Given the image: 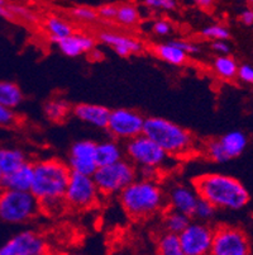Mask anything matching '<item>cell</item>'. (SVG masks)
<instances>
[{
	"label": "cell",
	"instance_id": "29",
	"mask_svg": "<svg viewBox=\"0 0 253 255\" xmlns=\"http://www.w3.org/2000/svg\"><path fill=\"white\" fill-rule=\"evenodd\" d=\"M139 20H141V13H139L138 6L131 3L118 5L117 15L114 19V22H117L118 24L124 25V27H133L138 24Z\"/></svg>",
	"mask_w": 253,
	"mask_h": 255
},
{
	"label": "cell",
	"instance_id": "37",
	"mask_svg": "<svg viewBox=\"0 0 253 255\" xmlns=\"http://www.w3.org/2000/svg\"><path fill=\"white\" fill-rule=\"evenodd\" d=\"M237 78L240 79L242 83L253 85V65H240V66H238V71H237Z\"/></svg>",
	"mask_w": 253,
	"mask_h": 255
},
{
	"label": "cell",
	"instance_id": "1",
	"mask_svg": "<svg viewBox=\"0 0 253 255\" xmlns=\"http://www.w3.org/2000/svg\"><path fill=\"white\" fill-rule=\"evenodd\" d=\"M33 169L34 179L31 193L39 202L41 211L56 215L66 207L64 197L71 170L65 161L56 157L38 160L33 163Z\"/></svg>",
	"mask_w": 253,
	"mask_h": 255
},
{
	"label": "cell",
	"instance_id": "31",
	"mask_svg": "<svg viewBox=\"0 0 253 255\" xmlns=\"http://www.w3.org/2000/svg\"><path fill=\"white\" fill-rule=\"evenodd\" d=\"M215 215H217V210L210 203L200 198L195 206L191 219H195V221L204 222V224H210L215 219Z\"/></svg>",
	"mask_w": 253,
	"mask_h": 255
},
{
	"label": "cell",
	"instance_id": "19",
	"mask_svg": "<svg viewBox=\"0 0 253 255\" xmlns=\"http://www.w3.org/2000/svg\"><path fill=\"white\" fill-rule=\"evenodd\" d=\"M34 179L33 163L28 161L24 165L3 177V189L18 192H31Z\"/></svg>",
	"mask_w": 253,
	"mask_h": 255
},
{
	"label": "cell",
	"instance_id": "17",
	"mask_svg": "<svg viewBox=\"0 0 253 255\" xmlns=\"http://www.w3.org/2000/svg\"><path fill=\"white\" fill-rule=\"evenodd\" d=\"M71 115L83 124H86L89 126L95 127V128L105 129L110 110L108 107L101 106V104L79 103L76 106H73Z\"/></svg>",
	"mask_w": 253,
	"mask_h": 255
},
{
	"label": "cell",
	"instance_id": "21",
	"mask_svg": "<svg viewBox=\"0 0 253 255\" xmlns=\"http://www.w3.org/2000/svg\"><path fill=\"white\" fill-rule=\"evenodd\" d=\"M153 52L160 60L173 66H182L189 60V55L181 50L175 41L159 43L153 47Z\"/></svg>",
	"mask_w": 253,
	"mask_h": 255
},
{
	"label": "cell",
	"instance_id": "11",
	"mask_svg": "<svg viewBox=\"0 0 253 255\" xmlns=\"http://www.w3.org/2000/svg\"><path fill=\"white\" fill-rule=\"evenodd\" d=\"M210 255H251V245L242 229L232 225L214 227Z\"/></svg>",
	"mask_w": 253,
	"mask_h": 255
},
{
	"label": "cell",
	"instance_id": "34",
	"mask_svg": "<svg viewBox=\"0 0 253 255\" xmlns=\"http://www.w3.org/2000/svg\"><path fill=\"white\" fill-rule=\"evenodd\" d=\"M151 31L159 37H166L172 33L173 25L167 19H155L151 24Z\"/></svg>",
	"mask_w": 253,
	"mask_h": 255
},
{
	"label": "cell",
	"instance_id": "6",
	"mask_svg": "<svg viewBox=\"0 0 253 255\" xmlns=\"http://www.w3.org/2000/svg\"><path fill=\"white\" fill-rule=\"evenodd\" d=\"M138 178L137 169L127 159H123L113 165L100 166L92 174L100 196H119L125 188Z\"/></svg>",
	"mask_w": 253,
	"mask_h": 255
},
{
	"label": "cell",
	"instance_id": "30",
	"mask_svg": "<svg viewBox=\"0 0 253 255\" xmlns=\"http://www.w3.org/2000/svg\"><path fill=\"white\" fill-rule=\"evenodd\" d=\"M203 38L209 39L210 42L213 41H228L231 38V31L227 25L220 24V23H212V24L205 25L200 32Z\"/></svg>",
	"mask_w": 253,
	"mask_h": 255
},
{
	"label": "cell",
	"instance_id": "44",
	"mask_svg": "<svg viewBox=\"0 0 253 255\" xmlns=\"http://www.w3.org/2000/svg\"><path fill=\"white\" fill-rule=\"evenodd\" d=\"M69 255H86V254H81V253H74V254H69Z\"/></svg>",
	"mask_w": 253,
	"mask_h": 255
},
{
	"label": "cell",
	"instance_id": "32",
	"mask_svg": "<svg viewBox=\"0 0 253 255\" xmlns=\"http://www.w3.org/2000/svg\"><path fill=\"white\" fill-rule=\"evenodd\" d=\"M70 14H71V17H73L74 19L81 23H95L96 20H99L96 9L91 8V6H74V8L70 10Z\"/></svg>",
	"mask_w": 253,
	"mask_h": 255
},
{
	"label": "cell",
	"instance_id": "38",
	"mask_svg": "<svg viewBox=\"0 0 253 255\" xmlns=\"http://www.w3.org/2000/svg\"><path fill=\"white\" fill-rule=\"evenodd\" d=\"M173 41H175L176 45H177L181 50L184 51V52H186L189 56L190 55H196V53H199L201 51L200 46L191 42V41H189V39H173Z\"/></svg>",
	"mask_w": 253,
	"mask_h": 255
},
{
	"label": "cell",
	"instance_id": "26",
	"mask_svg": "<svg viewBox=\"0 0 253 255\" xmlns=\"http://www.w3.org/2000/svg\"><path fill=\"white\" fill-rule=\"evenodd\" d=\"M191 221V217L186 216L184 213L166 210L164 213V219H162V226H164V231L178 236L189 226Z\"/></svg>",
	"mask_w": 253,
	"mask_h": 255
},
{
	"label": "cell",
	"instance_id": "9",
	"mask_svg": "<svg viewBox=\"0 0 253 255\" xmlns=\"http://www.w3.org/2000/svg\"><path fill=\"white\" fill-rule=\"evenodd\" d=\"M248 145V137L240 129L227 132L219 138L209 140L204 146L206 159L213 163L224 164L241 156Z\"/></svg>",
	"mask_w": 253,
	"mask_h": 255
},
{
	"label": "cell",
	"instance_id": "14",
	"mask_svg": "<svg viewBox=\"0 0 253 255\" xmlns=\"http://www.w3.org/2000/svg\"><path fill=\"white\" fill-rule=\"evenodd\" d=\"M66 164L71 173L92 177L99 168L96 164V142L89 138L74 142L69 150Z\"/></svg>",
	"mask_w": 253,
	"mask_h": 255
},
{
	"label": "cell",
	"instance_id": "27",
	"mask_svg": "<svg viewBox=\"0 0 253 255\" xmlns=\"http://www.w3.org/2000/svg\"><path fill=\"white\" fill-rule=\"evenodd\" d=\"M156 253L157 255H185L178 241V236L166 231H162L157 236Z\"/></svg>",
	"mask_w": 253,
	"mask_h": 255
},
{
	"label": "cell",
	"instance_id": "2",
	"mask_svg": "<svg viewBox=\"0 0 253 255\" xmlns=\"http://www.w3.org/2000/svg\"><path fill=\"white\" fill-rule=\"evenodd\" d=\"M199 198L209 202L215 210L240 211L250 202L247 188L237 178L220 173H208L192 180Z\"/></svg>",
	"mask_w": 253,
	"mask_h": 255
},
{
	"label": "cell",
	"instance_id": "22",
	"mask_svg": "<svg viewBox=\"0 0 253 255\" xmlns=\"http://www.w3.org/2000/svg\"><path fill=\"white\" fill-rule=\"evenodd\" d=\"M28 163V157L23 150L18 147H0V171L3 177L13 173Z\"/></svg>",
	"mask_w": 253,
	"mask_h": 255
},
{
	"label": "cell",
	"instance_id": "43",
	"mask_svg": "<svg viewBox=\"0 0 253 255\" xmlns=\"http://www.w3.org/2000/svg\"><path fill=\"white\" fill-rule=\"evenodd\" d=\"M1 185H3V174H1V171H0V191L3 189V187H1Z\"/></svg>",
	"mask_w": 253,
	"mask_h": 255
},
{
	"label": "cell",
	"instance_id": "20",
	"mask_svg": "<svg viewBox=\"0 0 253 255\" xmlns=\"http://www.w3.org/2000/svg\"><path fill=\"white\" fill-rule=\"evenodd\" d=\"M125 159L124 147L113 138L96 142V164L97 166H108Z\"/></svg>",
	"mask_w": 253,
	"mask_h": 255
},
{
	"label": "cell",
	"instance_id": "3",
	"mask_svg": "<svg viewBox=\"0 0 253 255\" xmlns=\"http://www.w3.org/2000/svg\"><path fill=\"white\" fill-rule=\"evenodd\" d=\"M118 198L124 212L133 220H147L167 208L166 191L159 180L137 178Z\"/></svg>",
	"mask_w": 253,
	"mask_h": 255
},
{
	"label": "cell",
	"instance_id": "36",
	"mask_svg": "<svg viewBox=\"0 0 253 255\" xmlns=\"http://www.w3.org/2000/svg\"><path fill=\"white\" fill-rule=\"evenodd\" d=\"M117 4H103V5L97 6V17L99 19L106 20V22L114 20L115 15H117Z\"/></svg>",
	"mask_w": 253,
	"mask_h": 255
},
{
	"label": "cell",
	"instance_id": "4",
	"mask_svg": "<svg viewBox=\"0 0 253 255\" xmlns=\"http://www.w3.org/2000/svg\"><path fill=\"white\" fill-rule=\"evenodd\" d=\"M143 135L171 157H184L196 150V140L191 132L164 117H146Z\"/></svg>",
	"mask_w": 253,
	"mask_h": 255
},
{
	"label": "cell",
	"instance_id": "35",
	"mask_svg": "<svg viewBox=\"0 0 253 255\" xmlns=\"http://www.w3.org/2000/svg\"><path fill=\"white\" fill-rule=\"evenodd\" d=\"M18 116L14 111L6 110L3 106H0V127L8 128V127H14L18 125Z\"/></svg>",
	"mask_w": 253,
	"mask_h": 255
},
{
	"label": "cell",
	"instance_id": "7",
	"mask_svg": "<svg viewBox=\"0 0 253 255\" xmlns=\"http://www.w3.org/2000/svg\"><path fill=\"white\" fill-rule=\"evenodd\" d=\"M125 159L138 169H155L161 170L166 168L171 156L164 151L157 143L145 135L127 141L124 145Z\"/></svg>",
	"mask_w": 253,
	"mask_h": 255
},
{
	"label": "cell",
	"instance_id": "33",
	"mask_svg": "<svg viewBox=\"0 0 253 255\" xmlns=\"http://www.w3.org/2000/svg\"><path fill=\"white\" fill-rule=\"evenodd\" d=\"M143 4L148 9L160 11H175L178 6V3L175 0H147Z\"/></svg>",
	"mask_w": 253,
	"mask_h": 255
},
{
	"label": "cell",
	"instance_id": "39",
	"mask_svg": "<svg viewBox=\"0 0 253 255\" xmlns=\"http://www.w3.org/2000/svg\"><path fill=\"white\" fill-rule=\"evenodd\" d=\"M210 48L213 52L217 53V56H227L231 55L232 47L227 41H213L210 42Z\"/></svg>",
	"mask_w": 253,
	"mask_h": 255
},
{
	"label": "cell",
	"instance_id": "16",
	"mask_svg": "<svg viewBox=\"0 0 253 255\" xmlns=\"http://www.w3.org/2000/svg\"><path fill=\"white\" fill-rule=\"evenodd\" d=\"M97 39L104 45L109 46L120 57L138 55L145 50V46L139 39L128 36V34L118 33V32L101 31L97 34Z\"/></svg>",
	"mask_w": 253,
	"mask_h": 255
},
{
	"label": "cell",
	"instance_id": "5",
	"mask_svg": "<svg viewBox=\"0 0 253 255\" xmlns=\"http://www.w3.org/2000/svg\"><path fill=\"white\" fill-rule=\"evenodd\" d=\"M41 206L31 192L10 189L0 191V221L9 225H22L36 219Z\"/></svg>",
	"mask_w": 253,
	"mask_h": 255
},
{
	"label": "cell",
	"instance_id": "13",
	"mask_svg": "<svg viewBox=\"0 0 253 255\" xmlns=\"http://www.w3.org/2000/svg\"><path fill=\"white\" fill-rule=\"evenodd\" d=\"M47 243L34 230H23L0 245V255H46Z\"/></svg>",
	"mask_w": 253,
	"mask_h": 255
},
{
	"label": "cell",
	"instance_id": "28",
	"mask_svg": "<svg viewBox=\"0 0 253 255\" xmlns=\"http://www.w3.org/2000/svg\"><path fill=\"white\" fill-rule=\"evenodd\" d=\"M238 66H240L238 62L231 55L217 56L213 60V70L219 78L224 80H233L234 78H237Z\"/></svg>",
	"mask_w": 253,
	"mask_h": 255
},
{
	"label": "cell",
	"instance_id": "23",
	"mask_svg": "<svg viewBox=\"0 0 253 255\" xmlns=\"http://www.w3.org/2000/svg\"><path fill=\"white\" fill-rule=\"evenodd\" d=\"M24 101V94L17 83L1 80L0 82V106L14 111Z\"/></svg>",
	"mask_w": 253,
	"mask_h": 255
},
{
	"label": "cell",
	"instance_id": "41",
	"mask_svg": "<svg viewBox=\"0 0 253 255\" xmlns=\"http://www.w3.org/2000/svg\"><path fill=\"white\" fill-rule=\"evenodd\" d=\"M0 17L5 19H13L14 15L10 10V4H8L4 0H0Z\"/></svg>",
	"mask_w": 253,
	"mask_h": 255
},
{
	"label": "cell",
	"instance_id": "12",
	"mask_svg": "<svg viewBox=\"0 0 253 255\" xmlns=\"http://www.w3.org/2000/svg\"><path fill=\"white\" fill-rule=\"evenodd\" d=\"M214 227L210 224L191 221L178 235V241L185 255H210Z\"/></svg>",
	"mask_w": 253,
	"mask_h": 255
},
{
	"label": "cell",
	"instance_id": "42",
	"mask_svg": "<svg viewBox=\"0 0 253 255\" xmlns=\"http://www.w3.org/2000/svg\"><path fill=\"white\" fill-rule=\"evenodd\" d=\"M195 4H196V5H198L200 9L209 10V9L213 8V4H214V1H212V0H198V1H195Z\"/></svg>",
	"mask_w": 253,
	"mask_h": 255
},
{
	"label": "cell",
	"instance_id": "10",
	"mask_svg": "<svg viewBox=\"0 0 253 255\" xmlns=\"http://www.w3.org/2000/svg\"><path fill=\"white\" fill-rule=\"evenodd\" d=\"M100 197L92 177L71 173L64 197L66 207L76 211L89 210L97 205Z\"/></svg>",
	"mask_w": 253,
	"mask_h": 255
},
{
	"label": "cell",
	"instance_id": "24",
	"mask_svg": "<svg viewBox=\"0 0 253 255\" xmlns=\"http://www.w3.org/2000/svg\"><path fill=\"white\" fill-rule=\"evenodd\" d=\"M45 31L56 45L74 33L73 25L59 15H48L45 19Z\"/></svg>",
	"mask_w": 253,
	"mask_h": 255
},
{
	"label": "cell",
	"instance_id": "25",
	"mask_svg": "<svg viewBox=\"0 0 253 255\" xmlns=\"http://www.w3.org/2000/svg\"><path fill=\"white\" fill-rule=\"evenodd\" d=\"M73 112V106L62 98H52L43 106V113L46 118L52 124H61L69 118Z\"/></svg>",
	"mask_w": 253,
	"mask_h": 255
},
{
	"label": "cell",
	"instance_id": "40",
	"mask_svg": "<svg viewBox=\"0 0 253 255\" xmlns=\"http://www.w3.org/2000/svg\"><path fill=\"white\" fill-rule=\"evenodd\" d=\"M240 20L246 27H253V9L247 8L241 11Z\"/></svg>",
	"mask_w": 253,
	"mask_h": 255
},
{
	"label": "cell",
	"instance_id": "15",
	"mask_svg": "<svg viewBox=\"0 0 253 255\" xmlns=\"http://www.w3.org/2000/svg\"><path fill=\"white\" fill-rule=\"evenodd\" d=\"M166 197L169 210L184 213L190 217L192 216L195 206L200 199L194 187L184 184V183H176V184L171 185L169 191L166 192Z\"/></svg>",
	"mask_w": 253,
	"mask_h": 255
},
{
	"label": "cell",
	"instance_id": "18",
	"mask_svg": "<svg viewBox=\"0 0 253 255\" xmlns=\"http://www.w3.org/2000/svg\"><path fill=\"white\" fill-rule=\"evenodd\" d=\"M96 46L94 37L86 33H76L62 39L57 43L59 50L67 57H79L83 55H89Z\"/></svg>",
	"mask_w": 253,
	"mask_h": 255
},
{
	"label": "cell",
	"instance_id": "8",
	"mask_svg": "<svg viewBox=\"0 0 253 255\" xmlns=\"http://www.w3.org/2000/svg\"><path fill=\"white\" fill-rule=\"evenodd\" d=\"M146 117L138 111L131 108L110 110L106 132L115 141H131L143 133Z\"/></svg>",
	"mask_w": 253,
	"mask_h": 255
}]
</instances>
